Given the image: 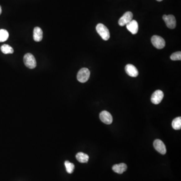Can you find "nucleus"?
Returning <instances> with one entry per match:
<instances>
[{"mask_svg":"<svg viewBox=\"0 0 181 181\" xmlns=\"http://www.w3.org/2000/svg\"><path fill=\"white\" fill-rule=\"evenodd\" d=\"M96 31L104 40H108L110 38V34L109 30L103 24L99 23L97 25Z\"/></svg>","mask_w":181,"mask_h":181,"instance_id":"nucleus-1","label":"nucleus"},{"mask_svg":"<svg viewBox=\"0 0 181 181\" xmlns=\"http://www.w3.org/2000/svg\"><path fill=\"white\" fill-rule=\"evenodd\" d=\"M24 63L27 67L30 69H33L36 67V61L32 54L28 53L24 57Z\"/></svg>","mask_w":181,"mask_h":181,"instance_id":"nucleus-2","label":"nucleus"},{"mask_svg":"<svg viewBox=\"0 0 181 181\" xmlns=\"http://www.w3.org/2000/svg\"><path fill=\"white\" fill-rule=\"evenodd\" d=\"M90 76V72L87 68H82L77 73V79L81 83H85L88 81Z\"/></svg>","mask_w":181,"mask_h":181,"instance_id":"nucleus-3","label":"nucleus"},{"mask_svg":"<svg viewBox=\"0 0 181 181\" xmlns=\"http://www.w3.org/2000/svg\"><path fill=\"white\" fill-rule=\"evenodd\" d=\"M151 41L153 45L157 49H163L165 46V41L164 39V38L160 36H153Z\"/></svg>","mask_w":181,"mask_h":181,"instance_id":"nucleus-4","label":"nucleus"},{"mask_svg":"<svg viewBox=\"0 0 181 181\" xmlns=\"http://www.w3.org/2000/svg\"><path fill=\"white\" fill-rule=\"evenodd\" d=\"M163 19L168 28H169L170 29H174V28L176 27V20L174 15H164L163 16Z\"/></svg>","mask_w":181,"mask_h":181,"instance_id":"nucleus-5","label":"nucleus"},{"mask_svg":"<svg viewBox=\"0 0 181 181\" xmlns=\"http://www.w3.org/2000/svg\"><path fill=\"white\" fill-rule=\"evenodd\" d=\"M164 93L161 90H155L151 97V101L155 105L160 104L164 98Z\"/></svg>","mask_w":181,"mask_h":181,"instance_id":"nucleus-6","label":"nucleus"},{"mask_svg":"<svg viewBox=\"0 0 181 181\" xmlns=\"http://www.w3.org/2000/svg\"><path fill=\"white\" fill-rule=\"evenodd\" d=\"M133 14L130 11L126 12L121 17L118 21L119 25L121 26H123L124 25L128 24L132 20Z\"/></svg>","mask_w":181,"mask_h":181,"instance_id":"nucleus-7","label":"nucleus"},{"mask_svg":"<svg viewBox=\"0 0 181 181\" xmlns=\"http://www.w3.org/2000/svg\"><path fill=\"white\" fill-rule=\"evenodd\" d=\"M100 119L102 122L106 124H110L113 121V118L110 113L107 111H103L100 114Z\"/></svg>","mask_w":181,"mask_h":181,"instance_id":"nucleus-8","label":"nucleus"},{"mask_svg":"<svg viewBox=\"0 0 181 181\" xmlns=\"http://www.w3.org/2000/svg\"><path fill=\"white\" fill-rule=\"evenodd\" d=\"M154 146L156 151L162 155H165L167 152L166 147L164 143L160 139H156L154 141Z\"/></svg>","mask_w":181,"mask_h":181,"instance_id":"nucleus-9","label":"nucleus"},{"mask_svg":"<svg viewBox=\"0 0 181 181\" xmlns=\"http://www.w3.org/2000/svg\"><path fill=\"white\" fill-rule=\"evenodd\" d=\"M125 70L126 74L131 77H137L138 75V71L133 64H128L125 66Z\"/></svg>","mask_w":181,"mask_h":181,"instance_id":"nucleus-10","label":"nucleus"},{"mask_svg":"<svg viewBox=\"0 0 181 181\" xmlns=\"http://www.w3.org/2000/svg\"><path fill=\"white\" fill-rule=\"evenodd\" d=\"M126 28L132 34H137L138 30V24L137 21L132 20L126 24Z\"/></svg>","mask_w":181,"mask_h":181,"instance_id":"nucleus-11","label":"nucleus"},{"mask_svg":"<svg viewBox=\"0 0 181 181\" xmlns=\"http://www.w3.org/2000/svg\"><path fill=\"white\" fill-rule=\"evenodd\" d=\"M128 166L125 164L121 163L119 164L115 165L112 167V169L114 172L119 174H121L123 173L124 172L127 170Z\"/></svg>","mask_w":181,"mask_h":181,"instance_id":"nucleus-12","label":"nucleus"},{"mask_svg":"<svg viewBox=\"0 0 181 181\" xmlns=\"http://www.w3.org/2000/svg\"><path fill=\"white\" fill-rule=\"evenodd\" d=\"M43 38V32L42 29L38 27H36L33 31V38L36 42H39Z\"/></svg>","mask_w":181,"mask_h":181,"instance_id":"nucleus-13","label":"nucleus"},{"mask_svg":"<svg viewBox=\"0 0 181 181\" xmlns=\"http://www.w3.org/2000/svg\"><path fill=\"white\" fill-rule=\"evenodd\" d=\"M77 160L81 163H86L88 162L89 159V156L87 154H84L83 152H78L76 155Z\"/></svg>","mask_w":181,"mask_h":181,"instance_id":"nucleus-14","label":"nucleus"},{"mask_svg":"<svg viewBox=\"0 0 181 181\" xmlns=\"http://www.w3.org/2000/svg\"><path fill=\"white\" fill-rule=\"evenodd\" d=\"M172 127L175 130H179L181 128V117L175 118L172 122Z\"/></svg>","mask_w":181,"mask_h":181,"instance_id":"nucleus-15","label":"nucleus"},{"mask_svg":"<svg viewBox=\"0 0 181 181\" xmlns=\"http://www.w3.org/2000/svg\"><path fill=\"white\" fill-rule=\"evenodd\" d=\"M1 50L4 54H12L14 53L13 49L8 44L3 45L1 47Z\"/></svg>","mask_w":181,"mask_h":181,"instance_id":"nucleus-16","label":"nucleus"},{"mask_svg":"<svg viewBox=\"0 0 181 181\" xmlns=\"http://www.w3.org/2000/svg\"><path fill=\"white\" fill-rule=\"evenodd\" d=\"M9 37V33L5 29H0V42L6 41Z\"/></svg>","mask_w":181,"mask_h":181,"instance_id":"nucleus-17","label":"nucleus"},{"mask_svg":"<svg viewBox=\"0 0 181 181\" xmlns=\"http://www.w3.org/2000/svg\"><path fill=\"white\" fill-rule=\"evenodd\" d=\"M64 165L66 167L67 172L68 174H72L73 173L74 169H75V165H74V164L71 163L68 160H67L64 162Z\"/></svg>","mask_w":181,"mask_h":181,"instance_id":"nucleus-18","label":"nucleus"},{"mask_svg":"<svg viewBox=\"0 0 181 181\" xmlns=\"http://www.w3.org/2000/svg\"><path fill=\"white\" fill-rule=\"evenodd\" d=\"M172 60H181V51H177L176 53H173L170 57Z\"/></svg>","mask_w":181,"mask_h":181,"instance_id":"nucleus-19","label":"nucleus"},{"mask_svg":"<svg viewBox=\"0 0 181 181\" xmlns=\"http://www.w3.org/2000/svg\"><path fill=\"white\" fill-rule=\"evenodd\" d=\"M2 13V8L1 6H0V15Z\"/></svg>","mask_w":181,"mask_h":181,"instance_id":"nucleus-20","label":"nucleus"},{"mask_svg":"<svg viewBox=\"0 0 181 181\" xmlns=\"http://www.w3.org/2000/svg\"><path fill=\"white\" fill-rule=\"evenodd\" d=\"M156 1H157L161 2L163 0H156Z\"/></svg>","mask_w":181,"mask_h":181,"instance_id":"nucleus-21","label":"nucleus"}]
</instances>
